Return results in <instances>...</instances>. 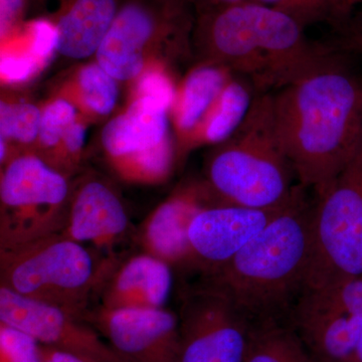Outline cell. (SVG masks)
<instances>
[{
  "instance_id": "6da1fadb",
  "label": "cell",
  "mask_w": 362,
  "mask_h": 362,
  "mask_svg": "<svg viewBox=\"0 0 362 362\" xmlns=\"http://www.w3.org/2000/svg\"><path fill=\"white\" fill-rule=\"evenodd\" d=\"M279 140L298 182L320 194L362 147V82L337 56L273 94Z\"/></svg>"
},
{
  "instance_id": "7a4b0ae2",
  "label": "cell",
  "mask_w": 362,
  "mask_h": 362,
  "mask_svg": "<svg viewBox=\"0 0 362 362\" xmlns=\"http://www.w3.org/2000/svg\"><path fill=\"white\" fill-rule=\"evenodd\" d=\"M192 49L202 65L237 74L255 95L282 89L335 56L289 14L252 0L195 14Z\"/></svg>"
},
{
  "instance_id": "3957f363",
  "label": "cell",
  "mask_w": 362,
  "mask_h": 362,
  "mask_svg": "<svg viewBox=\"0 0 362 362\" xmlns=\"http://www.w3.org/2000/svg\"><path fill=\"white\" fill-rule=\"evenodd\" d=\"M302 187L284 211L230 261L206 274L252 323L287 320L306 289L313 202Z\"/></svg>"
},
{
  "instance_id": "277c9868",
  "label": "cell",
  "mask_w": 362,
  "mask_h": 362,
  "mask_svg": "<svg viewBox=\"0 0 362 362\" xmlns=\"http://www.w3.org/2000/svg\"><path fill=\"white\" fill-rule=\"evenodd\" d=\"M206 187L223 204L269 209L291 201L301 185L279 140L273 94H256L239 125L206 164Z\"/></svg>"
},
{
  "instance_id": "5b68a950",
  "label": "cell",
  "mask_w": 362,
  "mask_h": 362,
  "mask_svg": "<svg viewBox=\"0 0 362 362\" xmlns=\"http://www.w3.org/2000/svg\"><path fill=\"white\" fill-rule=\"evenodd\" d=\"M116 267L63 233L0 251V287L81 317Z\"/></svg>"
},
{
  "instance_id": "8992f818",
  "label": "cell",
  "mask_w": 362,
  "mask_h": 362,
  "mask_svg": "<svg viewBox=\"0 0 362 362\" xmlns=\"http://www.w3.org/2000/svg\"><path fill=\"white\" fill-rule=\"evenodd\" d=\"M315 195L305 291L362 276V147L341 175Z\"/></svg>"
},
{
  "instance_id": "52a82bcc",
  "label": "cell",
  "mask_w": 362,
  "mask_h": 362,
  "mask_svg": "<svg viewBox=\"0 0 362 362\" xmlns=\"http://www.w3.org/2000/svg\"><path fill=\"white\" fill-rule=\"evenodd\" d=\"M70 185L66 175L33 153L13 157L0 181V251L63 232Z\"/></svg>"
},
{
  "instance_id": "ba28073f",
  "label": "cell",
  "mask_w": 362,
  "mask_h": 362,
  "mask_svg": "<svg viewBox=\"0 0 362 362\" xmlns=\"http://www.w3.org/2000/svg\"><path fill=\"white\" fill-rule=\"evenodd\" d=\"M192 9L183 0H125L98 49L97 63L124 82L140 77L157 47L192 51Z\"/></svg>"
},
{
  "instance_id": "9c48e42d",
  "label": "cell",
  "mask_w": 362,
  "mask_h": 362,
  "mask_svg": "<svg viewBox=\"0 0 362 362\" xmlns=\"http://www.w3.org/2000/svg\"><path fill=\"white\" fill-rule=\"evenodd\" d=\"M176 362H246L252 323L207 283L183 298Z\"/></svg>"
},
{
  "instance_id": "30bf717a",
  "label": "cell",
  "mask_w": 362,
  "mask_h": 362,
  "mask_svg": "<svg viewBox=\"0 0 362 362\" xmlns=\"http://www.w3.org/2000/svg\"><path fill=\"white\" fill-rule=\"evenodd\" d=\"M0 322L23 331L40 344L75 352L99 362H127L81 317L0 287Z\"/></svg>"
},
{
  "instance_id": "8fae6325",
  "label": "cell",
  "mask_w": 362,
  "mask_h": 362,
  "mask_svg": "<svg viewBox=\"0 0 362 362\" xmlns=\"http://www.w3.org/2000/svg\"><path fill=\"white\" fill-rule=\"evenodd\" d=\"M83 320L106 338L127 362H176L180 319L165 308L110 309L86 312Z\"/></svg>"
},
{
  "instance_id": "7c38bea8",
  "label": "cell",
  "mask_w": 362,
  "mask_h": 362,
  "mask_svg": "<svg viewBox=\"0 0 362 362\" xmlns=\"http://www.w3.org/2000/svg\"><path fill=\"white\" fill-rule=\"evenodd\" d=\"M288 322L318 362H356L362 313L342 303L332 289L306 290Z\"/></svg>"
},
{
  "instance_id": "4fadbf2b",
  "label": "cell",
  "mask_w": 362,
  "mask_h": 362,
  "mask_svg": "<svg viewBox=\"0 0 362 362\" xmlns=\"http://www.w3.org/2000/svg\"><path fill=\"white\" fill-rule=\"evenodd\" d=\"M290 202L269 209L223 204L204 207L188 228L189 266L199 267L206 275L223 265L270 225Z\"/></svg>"
},
{
  "instance_id": "5bb4252c",
  "label": "cell",
  "mask_w": 362,
  "mask_h": 362,
  "mask_svg": "<svg viewBox=\"0 0 362 362\" xmlns=\"http://www.w3.org/2000/svg\"><path fill=\"white\" fill-rule=\"evenodd\" d=\"M64 235L80 244L90 245L98 255H106L114 265L116 249L129 237L131 225L122 201L113 188L98 178L81 183L71 194Z\"/></svg>"
},
{
  "instance_id": "9a60e30c",
  "label": "cell",
  "mask_w": 362,
  "mask_h": 362,
  "mask_svg": "<svg viewBox=\"0 0 362 362\" xmlns=\"http://www.w3.org/2000/svg\"><path fill=\"white\" fill-rule=\"evenodd\" d=\"M204 189L189 188L173 194L143 221L135 240L142 252L166 262L171 267L189 266L188 228L195 214L206 204Z\"/></svg>"
},
{
  "instance_id": "2e32d148",
  "label": "cell",
  "mask_w": 362,
  "mask_h": 362,
  "mask_svg": "<svg viewBox=\"0 0 362 362\" xmlns=\"http://www.w3.org/2000/svg\"><path fill=\"white\" fill-rule=\"evenodd\" d=\"M171 269L166 262L145 252L123 259L102 286V306L164 308L173 288Z\"/></svg>"
},
{
  "instance_id": "e0dca14e",
  "label": "cell",
  "mask_w": 362,
  "mask_h": 362,
  "mask_svg": "<svg viewBox=\"0 0 362 362\" xmlns=\"http://www.w3.org/2000/svg\"><path fill=\"white\" fill-rule=\"evenodd\" d=\"M125 0H52L49 16L58 32L57 52L84 59L96 54Z\"/></svg>"
},
{
  "instance_id": "ac0fdd59",
  "label": "cell",
  "mask_w": 362,
  "mask_h": 362,
  "mask_svg": "<svg viewBox=\"0 0 362 362\" xmlns=\"http://www.w3.org/2000/svg\"><path fill=\"white\" fill-rule=\"evenodd\" d=\"M169 109L148 97H136L127 110L112 119L101 140L111 164L168 139Z\"/></svg>"
},
{
  "instance_id": "d6986e66",
  "label": "cell",
  "mask_w": 362,
  "mask_h": 362,
  "mask_svg": "<svg viewBox=\"0 0 362 362\" xmlns=\"http://www.w3.org/2000/svg\"><path fill=\"white\" fill-rule=\"evenodd\" d=\"M246 362H317L287 320L252 323Z\"/></svg>"
},
{
  "instance_id": "ffe728a7",
  "label": "cell",
  "mask_w": 362,
  "mask_h": 362,
  "mask_svg": "<svg viewBox=\"0 0 362 362\" xmlns=\"http://www.w3.org/2000/svg\"><path fill=\"white\" fill-rule=\"evenodd\" d=\"M228 71L218 66L201 65L188 76L181 90L176 113L178 128L189 132L197 127L228 85Z\"/></svg>"
},
{
  "instance_id": "44dd1931",
  "label": "cell",
  "mask_w": 362,
  "mask_h": 362,
  "mask_svg": "<svg viewBox=\"0 0 362 362\" xmlns=\"http://www.w3.org/2000/svg\"><path fill=\"white\" fill-rule=\"evenodd\" d=\"M173 163L170 139L153 148L145 150L127 158L112 163L123 180L141 183H157L168 177Z\"/></svg>"
},
{
  "instance_id": "7402d4cb",
  "label": "cell",
  "mask_w": 362,
  "mask_h": 362,
  "mask_svg": "<svg viewBox=\"0 0 362 362\" xmlns=\"http://www.w3.org/2000/svg\"><path fill=\"white\" fill-rule=\"evenodd\" d=\"M77 84L81 101L90 113L107 116L114 110L118 100L117 80L97 62L80 69Z\"/></svg>"
},
{
  "instance_id": "603a6c76",
  "label": "cell",
  "mask_w": 362,
  "mask_h": 362,
  "mask_svg": "<svg viewBox=\"0 0 362 362\" xmlns=\"http://www.w3.org/2000/svg\"><path fill=\"white\" fill-rule=\"evenodd\" d=\"M247 88L246 89L239 83H228L218 99L216 111L207 124V141L218 144L239 125L252 101L247 98Z\"/></svg>"
},
{
  "instance_id": "cb8c5ba5",
  "label": "cell",
  "mask_w": 362,
  "mask_h": 362,
  "mask_svg": "<svg viewBox=\"0 0 362 362\" xmlns=\"http://www.w3.org/2000/svg\"><path fill=\"white\" fill-rule=\"evenodd\" d=\"M42 112L30 103L0 105V132L6 141L30 145L39 139Z\"/></svg>"
},
{
  "instance_id": "d4e9b609",
  "label": "cell",
  "mask_w": 362,
  "mask_h": 362,
  "mask_svg": "<svg viewBox=\"0 0 362 362\" xmlns=\"http://www.w3.org/2000/svg\"><path fill=\"white\" fill-rule=\"evenodd\" d=\"M289 14L304 28L313 23H337L343 16L337 0H252Z\"/></svg>"
},
{
  "instance_id": "484cf974",
  "label": "cell",
  "mask_w": 362,
  "mask_h": 362,
  "mask_svg": "<svg viewBox=\"0 0 362 362\" xmlns=\"http://www.w3.org/2000/svg\"><path fill=\"white\" fill-rule=\"evenodd\" d=\"M78 121L75 105L66 99H57L47 104L42 112L39 134L42 149H54L61 146L66 130Z\"/></svg>"
},
{
  "instance_id": "4316f807",
  "label": "cell",
  "mask_w": 362,
  "mask_h": 362,
  "mask_svg": "<svg viewBox=\"0 0 362 362\" xmlns=\"http://www.w3.org/2000/svg\"><path fill=\"white\" fill-rule=\"evenodd\" d=\"M0 362H40V343L23 331L0 322Z\"/></svg>"
},
{
  "instance_id": "83f0119b",
  "label": "cell",
  "mask_w": 362,
  "mask_h": 362,
  "mask_svg": "<svg viewBox=\"0 0 362 362\" xmlns=\"http://www.w3.org/2000/svg\"><path fill=\"white\" fill-rule=\"evenodd\" d=\"M26 45L35 58L45 66L52 58L58 47V32L54 23L42 18L26 25Z\"/></svg>"
},
{
  "instance_id": "f1b7e54d",
  "label": "cell",
  "mask_w": 362,
  "mask_h": 362,
  "mask_svg": "<svg viewBox=\"0 0 362 362\" xmlns=\"http://www.w3.org/2000/svg\"><path fill=\"white\" fill-rule=\"evenodd\" d=\"M44 68L28 47L9 49L1 56V77L6 83L16 84L30 80Z\"/></svg>"
},
{
  "instance_id": "f546056e",
  "label": "cell",
  "mask_w": 362,
  "mask_h": 362,
  "mask_svg": "<svg viewBox=\"0 0 362 362\" xmlns=\"http://www.w3.org/2000/svg\"><path fill=\"white\" fill-rule=\"evenodd\" d=\"M136 97L151 98L169 109L175 104V87L165 71L156 66L146 68L136 86Z\"/></svg>"
},
{
  "instance_id": "4dcf8cb0",
  "label": "cell",
  "mask_w": 362,
  "mask_h": 362,
  "mask_svg": "<svg viewBox=\"0 0 362 362\" xmlns=\"http://www.w3.org/2000/svg\"><path fill=\"white\" fill-rule=\"evenodd\" d=\"M25 0H0V33L6 40L16 33L25 11Z\"/></svg>"
},
{
  "instance_id": "1f68e13d",
  "label": "cell",
  "mask_w": 362,
  "mask_h": 362,
  "mask_svg": "<svg viewBox=\"0 0 362 362\" xmlns=\"http://www.w3.org/2000/svg\"><path fill=\"white\" fill-rule=\"evenodd\" d=\"M40 362H99L75 352L40 344Z\"/></svg>"
},
{
  "instance_id": "d6a6232c",
  "label": "cell",
  "mask_w": 362,
  "mask_h": 362,
  "mask_svg": "<svg viewBox=\"0 0 362 362\" xmlns=\"http://www.w3.org/2000/svg\"><path fill=\"white\" fill-rule=\"evenodd\" d=\"M183 1L187 2L188 6L194 9L195 14H197L211 11V9L218 8V7L230 6V4H238L244 0H183Z\"/></svg>"
},
{
  "instance_id": "836d02e7",
  "label": "cell",
  "mask_w": 362,
  "mask_h": 362,
  "mask_svg": "<svg viewBox=\"0 0 362 362\" xmlns=\"http://www.w3.org/2000/svg\"><path fill=\"white\" fill-rule=\"evenodd\" d=\"M338 49L362 54V33L349 35L338 42Z\"/></svg>"
},
{
  "instance_id": "e575fe53",
  "label": "cell",
  "mask_w": 362,
  "mask_h": 362,
  "mask_svg": "<svg viewBox=\"0 0 362 362\" xmlns=\"http://www.w3.org/2000/svg\"><path fill=\"white\" fill-rule=\"evenodd\" d=\"M359 4H362V0H340L343 16H346L351 11L352 7Z\"/></svg>"
},
{
  "instance_id": "d590c367",
  "label": "cell",
  "mask_w": 362,
  "mask_h": 362,
  "mask_svg": "<svg viewBox=\"0 0 362 362\" xmlns=\"http://www.w3.org/2000/svg\"><path fill=\"white\" fill-rule=\"evenodd\" d=\"M356 362H362V332L356 347Z\"/></svg>"
},
{
  "instance_id": "8d00e7d4",
  "label": "cell",
  "mask_w": 362,
  "mask_h": 362,
  "mask_svg": "<svg viewBox=\"0 0 362 362\" xmlns=\"http://www.w3.org/2000/svg\"><path fill=\"white\" fill-rule=\"evenodd\" d=\"M337 1L339 2V6H340V0H337ZM340 8H341V6H340Z\"/></svg>"
},
{
  "instance_id": "74e56055",
  "label": "cell",
  "mask_w": 362,
  "mask_h": 362,
  "mask_svg": "<svg viewBox=\"0 0 362 362\" xmlns=\"http://www.w3.org/2000/svg\"><path fill=\"white\" fill-rule=\"evenodd\" d=\"M317 362H318V361H317Z\"/></svg>"
}]
</instances>
